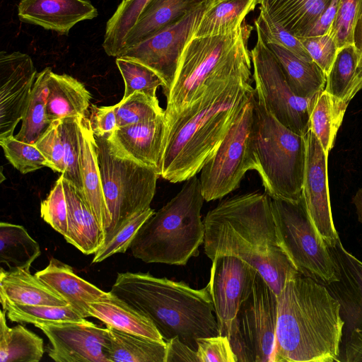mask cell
<instances>
[{
  "instance_id": "1",
  "label": "cell",
  "mask_w": 362,
  "mask_h": 362,
  "mask_svg": "<svg viewBox=\"0 0 362 362\" xmlns=\"http://www.w3.org/2000/svg\"><path fill=\"white\" fill-rule=\"evenodd\" d=\"M203 222L206 255L211 260L228 255L245 262L277 296L286 281L300 273L280 245L271 197L266 192L227 197L206 214Z\"/></svg>"
},
{
  "instance_id": "2",
  "label": "cell",
  "mask_w": 362,
  "mask_h": 362,
  "mask_svg": "<svg viewBox=\"0 0 362 362\" xmlns=\"http://www.w3.org/2000/svg\"><path fill=\"white\" fill-rule=\"evenodd\" d=\"M337 298L300 273L289 277L277 296V320L271 362L339 361L345 321Z\"/></svg>"
},
{
  "instance_id": "3",
  "label": "cell",
  "mask_w": 362,
  "mask_h": 362,
  "mask_svg": "<svg viewBox=\"0 0 362 362\" xmlns=\"http://www.w3.org/2000/svg\"><path fill=\"white\" fill-rule=\"evenodd\" d=\"M252 75L212 87L166 130L160 176L172 183L200 173L253 94Z\"/></svg>"
},
{
  "instance_id": "4",
  "label": "cell",
  "mask_w": 362,
  "mask_h": 362,
  "mask_svg": "<svg viewBox=\"0 0 362 362\" xmlns=\"http://www.w3.org/2000/svg\"><path fill=\"white\" fill-rule=\"evenodd\" d=\"M110 293L148 317L165 341L178 337L197 351L198 339L219 335L208 286L127 272L117 274Z\"/></svg>"
},
{
  "instance_id": "5",
  "label": "cell",
  "mask_w": 362,
  "mask_h": 362,
  "mask_svg": "<svg viewBox=\"0 0 362 362\" xmlns=\"http://www.w3.org/2000/svg\"><path fill=\"white\" fill-rule=\"evenodd\" d=\"M253 28L245 21L226 33L190 37L165 95V132L212 87L235 76L252 75L248 42Z\"/></svg>"
},
{
  "instance_id": "6",
  "label": "cell",
  "mask_w": 362,
  "mask_h": 362,
  "mask_svg": "<svg viewBox=\"0 0 362 362\" xmlns=\"http://www.w3.org/2000/svg\"><path fill=\"white\" fill-rule=\"evenodd\" d=\"M204 198L199 178L185 181L179 192L141 226L129 247L146 263L185 265L199 254L205 228L201 219Z\"/></svg>"
},
{
  "instance_id": "7",
  "label": "cell",
  "mask_w": 362,
  "mask_h": 362,
  "mask_svg": "<svg viewBox=\"0 0 362 362\" xmlns=\"http://www.w3.org/2000/svg\"><path fill=\"white\" fill-rule=\"evenodd\" d=\"M252 150L254 170L260 177L264 192L272 199L298 202L305 166V136L282 124L256 93Z\"/></svg>"
},
{
  "instance_id": "8",
  "label": "cell",
  "mask_w": 362,
  "mask_h": 362,
  "mask_svg": "<svg viewBox=\"0 0 362 362\" xmlns=\"http://www.w3.org/2000/svg\"><path fill=\"white\" fill-rule=\"evenodd\" d=\"M95 140L104 197L111 217L105 231L107 240L127 219L150 208L160 175L119 151L107 136H95Z\"/></svg>"
},
{
  "instance_id": "9",
  "label": "cell",
  "mask_w": 362,
  "mask_h": 362,
  "mask_svg": "<svg viewBox=\"0 0 362 362\" xmlns=\"http://www.w3.org/2000/svg\"><path fill=\"white\" fill-rule=\"evenodd\" d=\"M271 204L280 245L298 272L326 286L338 281L335 262L303 197L296 203L271 198Z\"/></svg>"
},
{
  "instance_id": "10",
  "label": "cell",
  "mask_w": 362,
  "mask_h": 362,
  "mask_svg": "<svg viewBox=\"0 0 362 362\" xmlns=\"http://www.w3.org/2000/svg\"><path fill=\"white\" fill-rule=\"evenodd\" d=\"M255 91L213 156L200 171L204 200L221 199L239 187L246 173L254 170L252 131Z\"/></svg>"
},
{
  "instance_id": "11",
  "label": "cell",
  "mask_w": 362,
  "mask_h": 362,
  "mask_svg": "<svg viewBox=\"0 0 362 362\" xmlns=\"http://www.w3.org/2000/svg\"><path fill=\"white\" fill-rule=\"evenodd\" d=\"M254 25L257 38L250 54L255 93L262 97L267 109L282 124L305 136L310 131V116L317 95L305 98L293 91L260 28Z\"/></svg>"
},
{
  "instance_id": "12",
  "label": "cell",
  "mask_w": 362,
  "mask_h": 362,
  "mask_svg": "<svg viewBox=\"0 0 362 362\" xmlns=\"http://www.w3.org/2000/svg\"><path fill=\"white\" fill-rule=\"evenodd\" d=\"M206 4L187 13L146 39L125 48L117 57L139 62L162 79L165 95L170 90L183 49L192 36Z\"/></svg>"
},
{
  "instance_id": "13",
  "label": "cell",
  "mask_w": 362,
  "mask_h": 362,
  "mask_svg": "<svg viewBox=\"0 0 362 362\" xmlns=\"http://www.w3.org/2000/svg\"><path fill=\"white\" fill-rule=\"evenodd\" d=\"M211 261L207 286L219 335L226 336L237 322L242 304L252 291L257 271L233 256H219Z\"/></svg>"
},
{
  "instance_id": "14",
  "label": "cell",
  "mask_w": 362,
  "mask_h": 362,
  "mask_svg": "<svg viewBox=\"0 0 362 362\" xmlns=\"http://www.w3.org/2000/svg\"><path fill=\"white\" fill-rule=\"evenodd\" d=\"M237 320L253 362H271L276 335L277 296L258 272Z\"/></svg>"
},
{
  "instance_id": "15",
  "label": "cell",
  "mask_w": 362,
  "mask_h": 362,
  "mask_svg": "<svg viewBox=\"0 0 362 362\" xmlns=\"http://www.w3.org/2000/svg\"><path fill=\"white\" fill-rule=\"evenodd\" d=\"M47 337L57 362H110L107 327L86 320L35 325Z\"/></svg>"
},
{
  "instance_id": "16",
  "label": "cell",
  "mask_w": 362,
  "mask_h": 362,
  "mask_svg": "<svg viewBox=\"0 0 362 362\" xmlns=\"http://www.w3.org/2000/svg\"><path fill=\"white\" fill-rule=\"evenodd\" d=\"M305 136L306 159L302 197L309 217L327 247L340 240L331 210L327 163L325 153L315 135L309 131Z\"/></svg>"
},
{
  "instance_id": "17",
  "label": "cell",
  "mask_w": 362,
  "mask_h": 362,
  "mask_svg": "<svg viewBox=\"0 0 362 362\" xmlns=\"http://www.w3.org/2000/svg\"><path fill=\"white\" fill-rule=\"evenodd\" d=\"M37 73L31 57L16 51L0 53V140L14 136Z\"/></svg>"
},
{
  "instance_id": "18",
  "label": "cell",
  "mask_w": 362,
  "mask_h": 362,
  "mask_svg": "<svg viewBox=\"0 0 362 362\" xmlns=\"http://www.w3.org/2000/svg\"><path fill=\"white\" fill-rule=\"evenodd\" d=\"M98 15L86 0H21L18 16L21 21L68 35L78 23Z\"/></svg>"
},
{
  "instance_id": "19",
  "label": "cell",
  "mask_w": 362,
  "mask_h": 362,
  "mask_svg": "<svg viewBox=\"0 0 362 362\" xmlns=\"http://www.w3.org/2000/svg\"><path fill=\"white\" fill-rule=\"evenodd\" d=\"M165 129L163 115L146 122L117 127L107 138L122 153L160 175Z\"/></svg>"
},
{
  "instance_id": "20",
  "label": "cell",
  "mask_w": 362,
  "mask_h": 362,
  "mask_svg": "<svg viewBox=\"0 0 362 362\" xmlns=\"http://www.w3.org/2000/svg\"><path fill=\"white\" fill-rule=\"evenodd\" d=\"M61 296L83 318L90 317L89 303L106 300L113 295L76 275L68 264L52 258L48 265L35 274Z\"/></svg>"
},
{
  "instance_id": "21",
  "label": "cell",
  "mask_w": 362,
  "mask_h": 362,
  "mask_svg": "<svg viewBox=\"0 0 362 362\" xmlns=\"http://www.w3.org/2000/svg\"><path fill=\"white\" fill-rule=\"evenodd\" d=\"M339 280L328 286L345 311L351 328L362 330V262L348 252L339 240L328 247Z\"/></svg>"
},
{
  "instance_id": "22",
  "label": "cell",
  "mask_w": 362,
  "mask_h": 362,
  "mask_svg": "<svg viewBox=\"0 0 362 362\" xmlns=\"http://www.w3.org/2000/svg\"><path fill=\"white\" fill-rule=\"evenodd\" d=\"M79 124L80 168L83 185L81 195L105 232L111 223V217L104 197L95 136L87 116L79 117Z\"/></svg>"
},
{
  "instance_id": "23",
  "label": "cell",
  "mask_w": 362,
  "mask_h": 362,
  "mask_svg": "<svg viewBox=\"0 0 362 362\" xmlns=\"http://www.w3.org/2000/svg\"><path fill=\"white\" fill-rule=\"evenodd\" d=\"M61 176L68 210V229L64 238L83 254H95L105 243V232L81 192Z\"/></svg>"
},
{
  "instance_id": "24",
  "label": "cell",
  "mask_w": 362,
  "mask_h": 362,
  "mask_svg": "<svg viewBox=\"0 0 362 362\" xmlns=\"http://www.w3.org/2000/svg\"><path fill=\"white\" fill-rule=\"evenodd\" d=\"M0 300L28 305H65L66 301L30 270H0Z\"/></svg>"
},
{
  "instance_id": "25",
  "label": "cell",
  "mask_w": 362,
  "mask_h": 362,
  "mask_svg": "<svg viewBox=\"0 0 362 362\" xmlns=\"http://www.w3.org/2000/svg\"><path fill=\"white\" fill-rule=\"evenodd\" d=\"M47 86L46 110L52 123L66 117L87 116L91 95L81 82L69 75L55 74L52 70Z\"/></svg>"
},
{
  "instance_id": "26",
  "label": "cell",
  "mask_w": 362,
  "mask_h": 362,
  "mask_svg": "<svg viewBox=\"0 0 362 362\" xmlns=\"http://www.w3.org/2000/svg\"><path fill=\"white\" fill-rule=\"evenodd\" d=\"M204 4L206 0H151L129 32L123 50Z\"/></svg>"
},
{
  "instance_id": "27",
  "label": "cell",
  "mask_w": 362,
  "mask_h": 362,
  "mask_svg": "<svg viewBox=\"0 0 362 362\" xmlns=\"http://www.w3.org/2000/svg\"><path fill=\"white\" fill-rule=\"evenodd\" d=\"M332 0H259V7L287 31L307 35Z\"/></svg>"
},
{
  "instance_id": "28",
  "label": "cell",
  "mask_w": 362,
  "mask_h": 362,
  "mask_svg": "<svg viewBox=\"0 0 362 362\" xmlns=\"http://www.w3.org/2000/svg\"><path fill=\"white\" fill-rule=\"evenodd\" d=\"M89 314L117 330L165 341L148 317L114 295L108 300L89 303Z\"/></svg>"
},
{
  "instance_id": "29",
  "label": "cell",
  "mask_w": 362,
  "mask_h": 362,
  "mask_svg": "<svg viewBox=\"0 0 362 362\" xmlns=\"http://www.w3.org/2000/svg\"><path fill=\"white\" fill-rule=\"evenodd\" d=\"M267 43L280 64L291 88L297 95L313 98L325 89L327 75L315 62L302 59L276 43Z\"/></svg>"
},
{
  "instance_id": "30",
  "label": "cell",
  "mask_w": 362,
  "mask_h": 362,
  "mask_svg": "<svg viewBox=\"0 0 362 362\" xmlns=\"http://www.w3.org/2000/svg\"><path fill=\"white\" fill-rule=\"evenodd\" d=\"M258 4L259 0H222L206 6L192 37L233 31L242 25Z\"/></svg>"
},
{
  "instance_id": "31",
  "label": "cell",
  "mask_w": 362,
  "mask_h": 362,
  "mask_svg": "<svg viewBox=\"0 0 362 362\" xmlns=\"http://www.w3.org/2000/svg\"><path fill=\"white\" fill-rule=\"evenodd\" d=\"M110 362H165V341H158L106 325Z\"/></svg>"
},
{
  "instance_id": "32",
  "label": "cell",
  "mask_w": 362,
  "mask_h": 362,
  "mask_svg": "<svg viewBox=\"0 0 362 362\" xmlns=\"http://www.w3.org/2000/svg\"><path fill=\"white\" fill-rule=\"evenodd\" d=\"M358 53L354 44L339 48L327 75L325 90L347 102L362 89V68L358 66Z\"/></svg>"
},
{
  "instance_id": "33",
  "label": "cell",
  "mask_w": 362,
  "mask_h": 362,
  "mask_svg": "<svg viewBox=\"0 0 362 362\" xmlns=\"http://www.w3.org/2000/svg\"><path fill=\"white\" fill-rule=\"evenodd\" d=\"M6 311L0 315V362H38L44 354L43 340L24 326L9 327Z\"/></svg>"
},
{
  "instance_id": "34",
  "label": "cell",
  "mask_w": 362,
  "mask_h": 362,
  "mask_svg": "<svg viewBox=\"0 0 362 362\" xmlns=\"http://www.w3.org/2000/svg\"><path fill=\"white\" fill-rule=\"evenodd\" d=\"M349 103L341 100L325 89L316 96L310 116V131L320 142L326 154L334 146Z\"/></svg>"
},
{
  "instance_id": "35",
  "label": "cell",
  "mask_w": 362,
  "mask_h": 362,
  "mask_svg": "<svg viewBox=\"0 0 362 362\" xmlns=\"http://www.w3.org/2000/svg\"><path fill=\"white\" fill-rule=\"evenodd\" d=\"M39 244L20 225L1 222L0 262L8 269L30 270L32 263L40 255Z\"/></svg>"
},
{
  "instance_id": "36",
  "label": "cell",
  "mask_w": 362,
  "mask_h": 362,
  "mask_svg": "<svg viewBox=\"0 0 362 362\" xmlns=\"http://www.w3.org/2000/svg\"><path fill=\"white\" fill-rule=\"evenodd\" d=\"M51 71V68L47 67L37 73L23 115L21 129L15 136L19 141L35 144L52 124L46 110L49 92L47 81Z\"/></svg>"
},
{
  "instance_id": "37",
  "label": "cell",
  "mask_w": 362,
  "mask_h": 362,
  "mask_svg": "<svg viewBox=\"0 0 362 362\" xmlns=\"http://www.w3.org/2000/svg\"><path fill=\"white\" fill-rule=\"evenodd\" d=\"M151 0H122L107 21L103 47L110 57H117L122 52L125 39L140 14Z\"/></svg>"
},
{
  "instance_id": "38",
  "label": "cell",
  "mask_w": 362,
  "mask_h": 362,
  "mask_svg": "<svg viewBox=\"0 0 362 362\" xmlns=\"http://www.w3.org/2000/svg\"><path fill=\"white\" fill-rule=\"evenodd\" d=\"M13 322L33 324H56L82 321L83 318L69 304L65 305H28L6 303L2 305Z\"/></svg>"
},
{
  "instance_id": "39",
  "label": "cell",
  "mask_w": 362,
  "mask_h": 362,
  "mask_svg": "<svg viewBox=\"0 0 362 362\" xmlns=\"http://www.w3.org/2000/svg\"><path fill=\"white\" fill-rule=\"evenodd\" d=\"M60 129L64 148L65 167L64 172L62 175L82 194L83 185L80 168L81 139L79 117H69L62 119Z\"/></svg>"
},
{
  "instance_id": "40",
  "label": "cell",
  "mask_w": 362,
  "mask_h": 362,
  "mask_svg": "<svg viewBox=\"0 0 362 362\" xmlns=\"http://www.w3.org/2000/svg\"><path fill=\"white\" fill-rule=\"evenodd\" d=\"M117 127L151 121L165 115L157 96L135 92L115 105Z\"/></svg>"
},
{
  "instance_id": "41",
  "label": "cell",
  "mask_w": 362,
  "mask_h": 362,
  "mask_svg": "<svg viewBox=\"0 0 362 362\" xmlns=\"http://www.w3.org/2000/svg\"><path fill=\"white\" fill-rule=\"evenodd\" d=\"M115 62L124 82L122 99L135 92L156 97L158 88L164 86L158 75L139 62L122 57H116Z\"/></svg>"
},
{
  "instance_id": "42",
  "label": "cell",
  "mask_w": 362,
  "mask_h": 362,
  "mask_svg": "<svg viewBox=\"0 0 362 362\" xmlns=\"http://www.w3.org/2000/svg\"><path fill=\"white\" fill-rule=\"evenodd\" d=\"M155 213L151 207L124 222L94 254L93 263L103 262L117 253H124L145 221Z\"/></svg>"
},
{
  "instance_id": "43",
  "label": "cell",
  "mask_w": 362,
  "mask_h": 362,
  "mask_svg": "<svg viewBox=\"0 0 362 362\" xmlns=\"http://www.w3.org/2000/svg\"><path fill=\"white\" fill-rule=\"evenodd\" d=\"M0 145L9 163L22 174L47 165L45 158L35 144L19 141L13 136L0 140Z\"/></svg>"
},
{
  "instance_id": "44",
  "label": "cell",
  "mask_w": 362,
  "mask_h": 362,
  "mask_svg": "<svg viewBox=\"0 0 362 362\" xmlns=\"http://www.w3.org/2000/svg\"><path fill=\"white\" fill-rule=\"evenodd\" d=\"M362 13V0H339L334 21L328 33L338 48L354 44L356 24Z\"/></svg>"
},
{
  "instance_id": "45",
  "label": "cell",
  "mask_w": 362,
  "mask_h": 362,
  "mask_svg": "<svg viewBox=\"0 0 362 362\" xmlns=\"http://www.w3.org/2000/svg\"><path fill=\"white\" fill-rule=\"evenodd\" d=\"M259 15L255 20L254 24H256L260 28L267 42L276 43L300 59L313 62L310 55L298 37L274 21L263 8L259 7Z\"/></svg>"
},
{
  "instance_id": "46",
  "label": "cell",
  "mask_w": 362,
  "mask_h": 362,
  "mask_svg": "<svg viewBox=\"0 0 362 362\" xmlns=\"http://www.w3.org/2000/svg\"><path fill=\"white\" fill-rule=\"evenodd\" d=\"M42 219L64 237L68 229V210L62 176L40 205Z\"/></svg>"
},
{
  "instance_id": "47",
  "label": "cell",
  "mask_w": 362,
  "mask_h": 362,
  "mask_svg": "<svg viewBox=\"0 0 362 362\" xmlns=\"http://www.w3.org/2000/svg\"><path fill=\"white\" fill-rule=\"evenodd\" d=\"M60 124L61 119L54 121L35 145L45 158L46 167L62 174L65 167Z\"/></svg>"
},
{
  "instance_id": "48",
  "label": "cell",
  "mask_w": 362,
  "mask_h": 362,
  "mask_svg": "<svg viewBox=\"0 0 362 362\" xmlns=\"http://www.w3.org/2000/svg\"><path fill=\"white\" fill-rule=\"evenodd\" d=\"M299 39L313 61L327 75L339 49L332 36L327 33Z\"/></svg>"
},
{
  "instance_id": "49",
  "label": "cell",
  "mask_w": 362,
  "mask_h": 362,
  "mask_svg": "<svg viewBox=\"0 0 362 362\" xmlns=\"http://www.w3.org/2000/svg\"><path fill=\"white\" fill-rule=\"evenodd\" d=\"M199 362H237L228 338L217 335L197 340Z\"/></svg>"
},
{
  "instance_id": "50",
  "label": "cell",
  "mask_w": 362,
  "mask_h": 362,
  "mask_svg": "<svg viewBox=\"0 0 362 362\" xmlns=\"http://www.w3.org/2000/svg\"><path fill=\"white\" fill-rule=\"evenodd\" d=\"M90 124L95 136H109L117 129V117L115 106L92 105Z\"/></svg>"
},
{
  "instance_id": "51",
  "label": "cell",
  "mask_w": 362,
  "mask_h": 362,
  "mask_svg": "<svg viewBox=\"0 0 362 362\" xmlns=\"http://www.w3.org/2000/svg\"><path fill=\"white\" fill-rule=\"evenodd\" d=\"M165 343V362H199L197 351L183 343L178 337H173Z\"/></svg>"
},
{
  "instance_id": "52",
  "label": "cell",
  "mask_w": 362,
  "mask_h": 362,
  "mask_svg": "<svg viewBox=\"0 0 362 362\" xmlns=\"http://www.w3.org/2000/svg\"><path fill=\"white\" fill-rule=\"evenodd\" d=\"M339 0H332L305 37L322 35L329 33L337 15Z\"/></svg>"
},
{
  "instance_id": "53",
  "label": "cell",
  "mask_w": 362,
  "mask_h": 362,
  "mask_svg": "<svg viewBox=\"0 0 362 362\" xmlns=\"http://www.w3.org/2000/svg\"><path fill=\"white\" fill-rule=\"evenodd\" d=\"M345 359L348 362L362 361V330L354 328L350 331L346 347Z\"/></svg>"
},
{
  "instance_id": "54",
  "label": "cell",
  "mask_w": 362,
  "mask_h": 362,
  "mask_svg": "<svg viewBox=\"0 0 362 362\" xmlns=\"http://www.w3.org/2000/svg\"><path fill=\"white\" fill-rule=\"evenodd\" d=\"M354 45L358 53V66L362 68V13L354 28Z\"/></svg>"
},
{
  "instance_id": "55",
  "label": "cell",
  "mask_w": 362,
  "mask_h": 362,
  "mask_svg": "<svg viewBox=\"0 0 362 362\" xmlns=\"http://www.w3.org/2000/svg\"><path fill=\"white\" fill-rule=\"evenodd\" d=\"M352 202L356 208L358 219L362 223V188L358 189L352 199Z\"/></svg>"
},
{
  "instance_id": "56",
  "label": "cell",
  "mask_w": 362,
  "mask_h": 362,
  "mask_svg": "<svg viewBox=\"0 0 362 362\" xmlns=\"http://www.w3.org/2000/svg\"><path fill=\"white\" fill-rule=\"evenodd\" d=\"M216 0H206V6L211 4V3H213Z\"/></svg>"
},
{
  "instance_id": "57",
  "label": "cell",
  "mask_w": 362,
  "mask_h": 362,
  "mask_svg": "<svg viewBox=\"0 0 362 362\" xmlns=\"http://www.w3.org/2000/svg\"><path fill=\"white\" fill-rule=\"evenodd\" d=\"M222 1V0H216L215 1H214L213 3H211V4H209V5H211V4H214V3L217 2V1ZM209 5H208V6H209Z\"/></svg>"
},
{
  "instance_id": "58",
  "label": "cell",
  "mask_w": 362,
  "mask_h": 362,
  "mask_svg": "<svg viewBox=\"0 0 362 362\" xmlns=\"http://www.w3.org/2000/svg\"><path fill=\"white\" fill-rule=\"evenodd\" d=\"M124 1H127V0H124Z\"/></svg>"
}]
</instances>
